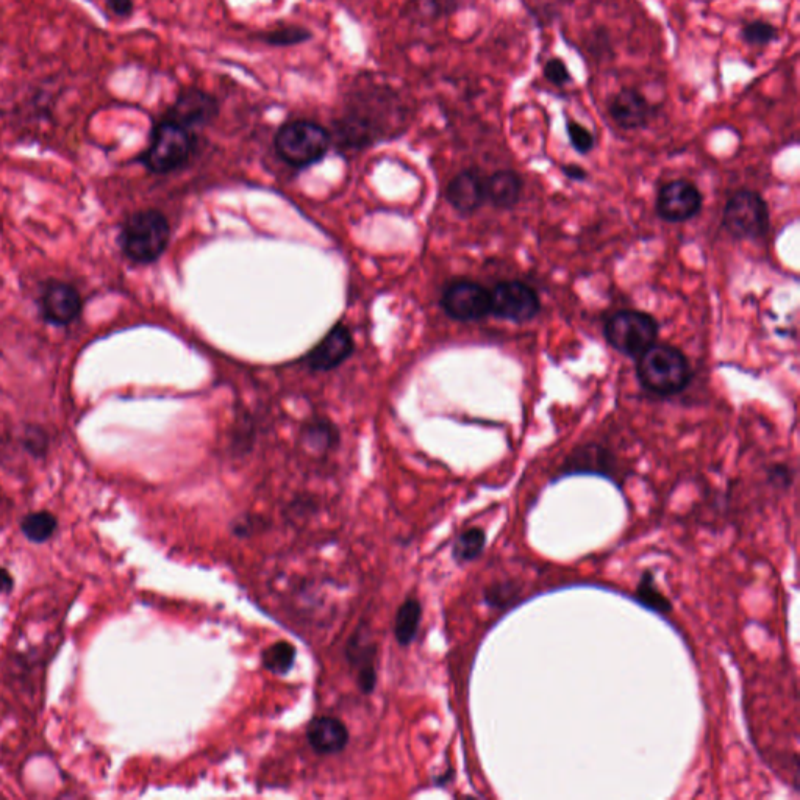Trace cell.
<instances>
[{
  "mask_svg": "<svg viewBox=\"0 0 800 800\" xmlns=\"http://www.w3.org/2000/svg\"><path fill=\"white\" fill-rule=\"evenodd\" d=\"M335 122V136L343 146L366 147L404 121L405 104L390 86L355 85Z\"/></svg>",
  "mask_w": 800,
  "mask_h": 800,
  "instance_id": "obj_1",
  "label": "cell"
},
{
  "mask_svg": "<svg viewBox=\"0 0 800 800\" xmlns=\"http://www.w3.org/2000/svg\"><path fill=\"white\" fill-rule=\"evenodd\" d=\"M690 361L682 350L669 344H652L638 357L636 377L641 386L657 396L682 393L691 382Z\"/></svg>",
  "mask_w": 800,
  "mask_h": 800,
  "instance_id": "obj_2",
  "label": "cell"
},
{
  "mask_svg": "<svg viewBox=\"0 0 800 800\" xmlns=\"http://www.w3.org/2000/svg\"><path fill=\"white\" fill-rule=\"evenodd\" d=\"M194 149L193 130L163 116L152 127L149 146L138 160L152 174H169L183 168L193 157Z\"/></svg>",
  "mask_w": 800,
  "mask_h": 800,
  "instance_id": "obj_3",
  "label": "cell"
},
{
  "mask_svg": "<svg viewBox=\"0 0 800 800\" xmlns=\"http://www.w3.org/2000/svg\"><path fill=\"white\" fill-rule=\"evenodd\" d=\"M169 222L158 210H141L125 219L119 233L122 254L138 265H149L165 254Z\"/></svg>",
  "mask_w": 800,
  "mask_h": 800,
  "instance_id": "obj_4",
  "label": "cell"
},
{
  "mask_svg": "<svg viewBox=\"0 0 800 800\" xmlns=\"http://www.w3.org/2000/svg\"><path fill=\"white\" fill-rule=\"evenodd\" d=\"M332 146V133L315 121L293 119L277 130L275 152L293 168L304 169L324 160Z\"/></svg>",
  "mask_w": 800,
  "mask_h": 800,
  "instance_id": "obj_5",
  "label": "cell"
},
{
  "mask_svg": "<svg viewBox=\"0 0 800 800\" xmlns=\"http://www.w3.org/2000/svg\"><path fill=\"white\" fill-rule=\"evenodd\" d=\"M657 319L646 311L621 310L604 325L607 343L625 357L638 358L658 338Z\"/></svg>",
  "mask_w": 800,
  "mask_h": 800,
  "instance_id": "obj_6",
  "label": "cell"
},
{
  "mask_svg": "<svg viewBox=\"0 0 800 800\" xmlns=\"http://www.w3.org/2000/svg\"><path fill=\"white\" fill-rule=\"evenodd\" d=\"M769 208L760 193L736 191L725 204L722 227L736 240H760L768 233Z\"/></svg>",
  "mask_w": 800,
  "mask_h": 800,
  "instance_id": "obj_7",
  "label": "cell"
},
{
  "mask_svg": "<svg viewBox=\"0 0 800 800\" xmlns=\"http://www.w3.org/2000/svg\"><path fill=\"white\" fill-rule=\"evenodd\" d=\"M491 294V315L504 321L525 324L541 310V300L532 286L519 280L497 283Z\"/></svg>",
  "mask_w": 800,
  "mask_h": 800,
  "instance_id": "obj_8",
  "label": "cell"
},
{
  "mask_svg": "<svg viewBox=\"0 0 800 800\" xmlns=\"http://www.w3.org/2000/svg\"><path fill=\"white\" fill-rule=\"evenodd\" d=\"M441 307L455 321H482L491 315L490 290L472 280H455L444 290Z\"/></svg>",
  "mask_w": 800,
  "mask_h": 800,
  "instance_id": "obj_9",
  "label": "cell"
},
{
  "mask_svg": "<svg viewBox=\"0 0 800 800\" xmlns=\"http://www.w3.org/2000/svg\"><path fill=\"white\" fill-rule=\"evenodd\" d=\"M704 205V196L690 180L679 179L665 183L658 190V218L672 224L690 221L699 215Z\"/></svg>",
  "mask_w": 800,
  "mask_h": 800,
  "instance_id": "obj_10",
  "label": "cell"
},
{
  "mask_svg": "<svg viewBox=\"0 0 800 800\" xmlns=\"http://www.w3.org/2000/svg\"><path fill=\"white\" fill-rule=\"evenodd\" d=\"M165 116L194 132V129L205 127L218 118L219 100L208 91L191 86L177 94Z\"/></svg>",
  "mask_w": 800,
  "mask_h": 800,
  "instance_id": "obj_11",
  "label": "cell"
},
{
  "mask_svg": "<svg viewBox=\"0 0 800 800\" xmlns=\"http://www.w3.org/2000/svg\"><path fill=\"white\" fill-rule=\"evenodd\" d=\"M83 300L75 286L65 282H52L44 286L40 297V311L44 321L55 327H66L79 319Z\"/></svg>",
  "mask_w": 800,
  "mask_h": 800,
  "instance_id": "obj_12",
  "label": "cell"
},
{
  "mask_svg": "<svg viewBox=\"0 0 800 800\" xmlns=\"http://www.w3.org/2000/svg\"><path fill=\"white\" fill-rule=\"evenodd\" d=\"M608 115L619 129L633 132L646 129L657 116L658 108L650 104L647 97L636 88H622L611 97L607 105Z\"/></svg>",
  "mask_w": 800,
  "mask_h": 800,
  "instance_id": "obj_13",
  "label": "cell"
},
{
  "mask_svg": "<svg viewBox=\"0 0 800 800\" xmlns=\"http://www.w3.org/2000/svg\"><path fill=\"white\" fill-rule=\"evenodd\" d=\"M577 474L599 475L615 480L618 474V460L607 447L596 443L585 444L572 450L561 466L558 477Z\"/></svg>",
  "mask_w": 800,
  "mask_h": 800,
  "instance_id": "obj_14",
  "label": "cell"
},
{
  "mask_svg": "<svg viewBox=\"0 0 800 800\" xmlns=\"http://www.w3.org/2000/svg\"><path fill=\"white\" fill-rule=\"evenodd\" d=\"M354 350V340L346 325L338 324L308 354V366L315 371H329L340 366Z\"/></svg>",
  "mask_w": 800,
  "mask_h": 800,
  "instance_id": "obj_15",
  "label": "cell"
},
{
  "mask_svg": "<svg viewBox=\"0 0 800 800\" xmlns=\"http://www.w3.org/2000/svg\"><path fill=\"white\" fill-rule=\"evenodd\" d=\"M446 199L461 215H472L485 204V179L477 169L461 171L447 185Z\"/></svg>",
  "mask_w": 800,
  "mask_h": 800,
  "instance_id": "obj_16",
  "label": "cell"
},
{
  "mask_svg": "<svg viewBox=\"0 0 800 800\" xmlns=\"http://www.w3.org/2000/svg\"><path fill=\"white\" fill-rule=\"evenodd\" d=\"M307 740L315 752L321 755L338 754L349 743V732L340 719L321 716L308 725Z\"/></svg>",
  "mask_w": 800,
  "mask_h": 800,
  "instance_id": "obj_17",
  "label": "cell"
},
{
  "mask_svg": "<svg viewBox=\"0 0 800 800\" xmlns=\"http://www.w3.org/2000/svg\"><path fill=\"white\" fill-rule=\"evenodd\" d=\"M522 188L524 182L521 175L511 169L493 172L485 179L486 200L500 210L515 208L521 200Z\"/></svg>",
  "mask_w": 800,
  "mask_h": 800,
  "instance_id": "obj_18",
  "label": "cell"
},
{
  "mask_svg": "<svg viewBox=\"0 0 800 800\" xmlns=\"http://www.w3.org/2000/svg\"><path fill=\"white\" fill-rule=\"evenodd\" d=\"M375 647L371 643H365L361 640L360 633L352 636L349 647H347V657L354 663L360 666L358 672V686L363 693H372L374 690L375 682H377V675H375L374 660Z\"/></svg>",
  "mask_w": 800,
  "mask_h": 800,
  "instance_id": "obj_19",
  "label": "cell"
},
{
  "mask_svg": "<svg viewBox=\"0 0 800 800\" xmlns=\"http://www.w3.org/2000/svg\"><path fill=\"white\" fill-rule=\"evenodd\" d=\"M633 600L646 610L654 611L661 616L669 615L674 610V605L669 597L658 588L652 569H646L641 574L640 582L636 585L635 593H633Z\"/></svg>",
  "mask_w": 800,
  "mask_h": 800,
  "instance_id": "obj_20",
  "label": "cell"
},
{
  "mask_svg": "<svg viewBox=\"0 0 800 800\" xmlns=\"http://www.w3.org/2000/svg\"><path fill=\"white\" fill-rule=\"evenodd\" d=\"M422 608L416 599L405 600L397 610L394 619V635L400 646H408L415 641L421 624Z\"/></svg>",
  "mask_w": 800,
  "mask_h": 800,
  "instance_id": "obj_21",
  "label": "cell"
},
{
  "mask_svg": "<svg viewBox=\"0 0 800 800\" xmlns=\"http://www.w3.org/2000/svg\"><path fill=\"white\" fill-rule=\"evenodd\" d=\"M313 38V33L307 27L297 24H283L268 32L260 33L258 40L271 47H296L308 43Z\"/></svg>",
  "mask_w": 800,
  "mask_h": 800,
  "instance_id": "obj_22",
  "label": "cell"
},
{
  "mask_svg": "<svg viewBox=\"0 0 800 800\" xmlns=\"http://www.w3.org/2000/svg\"><path fill=\"white\" fill-rule=\"evenodd\" d=\"M58 521L49 511L29 513L21 521V530L32 543H46L57 532Z\"/></svg>",
  "mask_w": 800,
  "mask_h": 800,
  "instance_id": "obj_23",
  "label": "cell"
},
{
  "mask_svg": "<svg viewBox=\"0 0 800 800\" xmlns=\"http://www.w3.org/2000/svg\"><path fill=\"white\" fill-rule=\"evenodd\" d=\"M485 546V530L479 529V527H472V529L465 530V532L457 536L454 547H452V557H454L458 565H463V563H469V561L479 558Z\"/></svg>",
  "mask_w": 800,
  "mask_h": 800,
  "instance_id": "obj_24",
  "label": "cell"
},
{
  "mask_svg": "<svg viewBox=\"0 0 800 800\" xmlns=\"http://www.w3.org/2000/svg\"><path fill=\"white\" fill-rule=\"evenodd\" d=\"M296 658V649L288 641H279L265 649L261 660L263 666L272 674L283 675L290 672Z\"/></svg>",
  "mask_w": 800,
  "mask_h": 800,
  "instance_id": "obj_25",
  "label": "cell"
},
{
  "mask_svg": "<svg viewBox=\"0 0 800 800\" xmlns=\"http://www.w3.org/2000/svg\"><path fill=\"white\" fill-rule=\"evenodd\" d=\"M779 38V29L765 19L747 22L741 29V40L750 47H768Z\"/></svg>",
  "mask_w": 800,
  "mask_h": 800,
  "instance_id": "obj_26",
  "label": "cell"
},
{
  "mask_svg": "<svg viewBox=\"0 0 800 800\" xmlns=\"http://www.w3.org/2000/svg\"><path fill=\"white\" fill-rule=\"evenodd\" d=\"M566 135L577 154L588 155L596 149V135L574 119H566Z\"/></svg>",
  "mask_w": 800,
  "mask_h": 800,
  "instance_id": "obj_27",
  "label": "cell"
},
{
  "mask_svg": "<svg viewBox=\"0 0 800 800\" xmlns=\"http://www.w3.org/2000/svg\"><path fill=\"white\" fill-rule=\"evenodd\" d=\"M519 591H521V588L515 582H497L486 588L485 602L491 608H500L502 610V608L515 604Z\"/></svg>",
  "mask_w": 800,
  "mask_h": 800,
  "instance_id": "obj_28",
  "label": "cell"
},
{
  "mask_svg": "<svg viewBox=\"0 0 800 800\" xmlns=\"http://www.w3.org/2000/svg\"><path fill=\"white\" fill-rule=\"evenodd\" d=\"M543 75L546 77L547 82L557 86V88H565L569 83H572V74L569 71L568 65L563 58L552 57L546 61L543 68Z\"/></svg>",
  "mask_w": 800,
  "mask_h": 800,
  "instance_id": "obj_29",
  "label": "cell"
},
{
  "mask_svg": "<svg viewBox=\"0 0 800 800\" xmlns=\"http://www.w3.org/2000/svg\"><path fill=\"white\" fill-rule=\"evenodd\" d=\"M305 432H307L305 433V440H307L308 446L316 450L329 449L336 435L333 432L332 425L327 424V422H316V424L310 425Z\"/></svg>",
  "mask_w": 800,
  "mask_h": 800,
  "instance_id": "obj_30",
  "label": "cell"
},
{
  "mask_svg": "<svg viewBox=\"0 0 800 800\" xmlns=\"http://www.w3.org/2000/svg\"><path fill=\"white\" fill-rule=\"evenodd\" d=\"M416 10L422 16L440 18L444 13H452L457 8V0H413Z\"/></svg>",
  "mask_w": 800,
  "mask_h": 800,
  "instance_id": "obj_31",
  "label": "cell"
},
{
  "mask_svg": "<svg viewBox=\"0 0 800 800\" xmlns=\"http://www.w3.org/2000/svg\"><path fill=\"white\" fill-rule=\"evenodd\" d=\"M793 480L794 472L791 471L790 466L775 465L769 468L768 482L771 483L774 488H780V490H790Z\"/></svg>",
  "mask_w": 800,
  "mask_h": 800,
  "instance_id": "obj_32",
  "label": "cell"
},
{
  "mask_svg": "<svg viewBox=\"0 0 800 800\" xmlns=\"http://www.w3.org/2000/svg\"><path fill=\"white\" fill-rule=\"evenodd\" d=\"M24 443L30 452L38 455L41 450L46 449V435H44L43 430L38 429V427H33V429H29L25 432Z\"/></svg>",
  "mask_w": 800,
  "mask_h": 800,
  "instance_id": "obj_33",
  "label": "cell"
},
{
  "mask_svg": "<svg viewBox=\"0 0 800 800\" xmlns=\"http://www.w3.org/2000/svg\"><path fill=\"white\" fill-rule=\"evenodd\" d=\"M105 4L113 15L122 19L130 18L135 11L133 0H105Z\"/></svg>",
  "mask_w": 800,
  "mask_h": 800,
  "instance_id": "obj_34",
  "label": "cell"
},
{
  "mask_svg": "<svg viewBox=\"0 0 800 800\" xmlns=\"http://www.w3.org/2000/svg\"><path fill=\"white\" fill-rule=\"evenodd\" d=\"M561 172H563L569 180H572V182H585V180L588 179V172H586V169H583L582 166L574 165V163L561 166Z\"/></svg>",
  "mask_w": 800,
  "mask_h": 800,
  "instance_id": "obj_35",
  "label": "cell"
},
{
  "mask_svg": "<svg viewBox=\"0 0 800 800\" xmlns=\"http://www.w3.org/2000/svg\"><path fill=\"white\" fill-rule=\"evenodd\" d=\"M13 588V577L7 569L0 568V594L8 593Z\"/></svg>",
  "mask_w": 800,
  "mask_h": 800,
  "instance_id": "obj_36",
  "label": "cell"
}]
</instances>
